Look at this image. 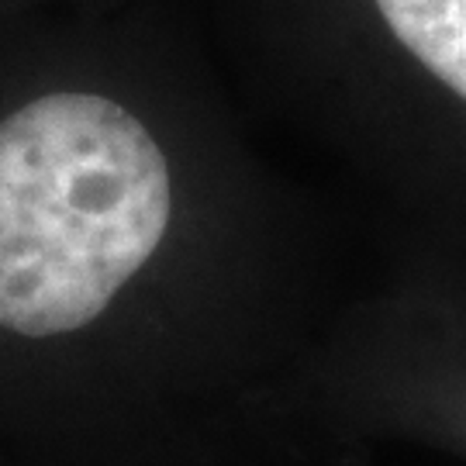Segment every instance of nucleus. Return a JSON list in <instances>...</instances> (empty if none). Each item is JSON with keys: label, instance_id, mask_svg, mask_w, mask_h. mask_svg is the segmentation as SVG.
<instances>
[{"label": "nucleus", "instance_id": "nucleus-2", "mask_svg": "<svg viewBox=\"0 0 466 466\" xmlns=\"http://www.w3.org/2000/svg\"><path fill=\"white\" fill-rule=\"evenodd\" d=\"M404 49L466 100V0H377Z\"/></svg>", "mask_w": 466, "mask_h": 466}, {"label": "nucleus", "instance_id": "nucleus-1", "mask_svg": "<svg viewBox=\"0 0 466 466\" xmlns=\"http://www.w3.org/2000/svg\"><path fill=\"white\" fill-rule=\"evenodd\" d=\"M167 156L111 97L56 90L0 121V329L90 325L159 249Z\"/></svg>", "mask_w": 466, "mask_h": 466}]
</instances>
